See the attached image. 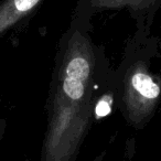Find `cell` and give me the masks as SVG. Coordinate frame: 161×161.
<instances>
[{
    "mask_svg": "<svg viewBox=\"0 0 161 161\" xmlns=\"http://www.w3.org/2000/svg\"><path fill=\"white\" fill-rule=\"evenodd\" d=\"M96 62L90 36L77 29L69 32L52 75L41 161H76L93 121Z\"/></svg>",
    "mask_w": 161,
    "mask_h": 161,
    "instance_id": "cell-1",
    "label": "cell"
},
{
    "mask_svg": "<svg viewBox=\"0 0 161 161\" xmlns=\"http://www.w3.org/2000/svg\"><path fill=\"white\" fill-rule=\"evenodd\" d=\"M161 97L160 80L143 61L132 63L124 75L120 87V108L134 127L141 128L153 115Z\"/></svg>",
    "mask_w": 161,
    "mask_h": 161,
    "instance_id": "cell-2",
    "label": "cell"
},
{
    "mask_svg": "<svg viewBox=\"0 0 161 161\" xmlns=\"http://www.w3.org/2000/svg\"><path fill=\"white\" fill-rule=\"evenodd\" d=\"M41 0H3L0 3V36L31 12Z\"/></svg>",
    "mask_w": 161,
    "mask_h": 161,
    "instance_id": "cell-3",
    "label": "cell"
},
{
    "mask_svg": "<svg viewBox=\"0 0 161 161\" xmlns=\"http://www.w3.org/2000/svg\"><path fill=\"white\" fill-rule=\"evenodd\" d=\"M160 0H91V7L97 10L129 9L132 12L150 11Z\"/></svg>",
    "mask_w": 161,
    "mask_h": 161,
    "instance_id": "cell-4",
    "label": "cell"
},
{
    "mask_svg": "<svg viewBox=\"0 0 161 161\" xmlns=\"http://www.w3.org/2000/svg\"><path fill=\"white\" fill-rule=\"evenodd\" d=\"M6 127H7V123L3 118H0V142L3 140V135H5L6 131Z\"/></svg>",
    "mask_w": 161,
    "mask_h": 161,
    "instance_id": "cell-5",
    "label": "cell"
},
{
    "mask_svg": "<svg viewBox=\"0 0 161 161\" xmlns=\"http://www.w3.org/2000/svg\"><path fill=\"white\" fill-rule=\"evenodd\" d=\"M104 157H105V152H102V153L98 154V156H97L93 161H103L104 160Z\"/></svg>",
    "mask_w": 161,
    "mask_h": 161,
    "instance_id": "cell-6",
    "label": "cell"
}]
</instances>
